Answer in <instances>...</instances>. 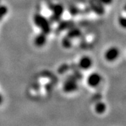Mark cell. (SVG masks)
<instances>
[{
	"instance_id": "5b68a950",
	"label": "cell",
	"mask_w": 126,
	"mask_h": 126,
	"mask_svg": "<svg viewBox=\"0 0 126 126\" xmlns=\"http://www.w3.org/2000/svg\"><path fill=\"white\" fill-rule=\"evenodd\" d=\"M104 6V5L102 4L99 0H90V8L97 14H104L105 12Z\"/></svg>"
},
{
	"instance_id": "30bf717a",
	"label": "cell",
	"mask_w": 126,
	"mask_h": 126,
	"mask_svg": "<svg viewBox=\"0 0 126 126\" xmlns=\"http://www.w3.org/2000/svg\"><path fill=\"white\" fill-rule=\"evenodd\" d=\"M62 43V45L65 48H70V46H72V39L69 37V36L65 37L63 39Z\"/></svg>"
},
{
	"instance_id": "5bb4252c",
	"label": "cell",
	"mask_w": 126,
	"mask_h": 126,
	"mask_svg": "<svg viewBox=\"0 0 126 126\" xmlns=\"http://www.w3.org/2000/svg\"><path fill=\"white\" fill-rule=\"evenodd\" d=\"M99 1L104 5H110V4L112 3V2H113V0H99Z\"/></svg>"
},
{
	"instance_id": "4fadbf2b",
	"label": "cell",
	"mask_w": 126,
	"mask_h": 126,
	"mask_svg": "<svg viewBox=\"0 0 126 126\" xmlns=\"http://www.w3.org/2000/svg\"><path fill=\"white\" fill-rule=\"evenodd\" d=\"M118 24L121 27L126 29V17L121 16L118 18Z\"/></svg>"
},
{
	"instance_id": "7a4b0ae2",
	"label": "cell",
	"mask_w": 126,
	"mask_h": 126,
	"mask_svg": "<svg viewBox=\"0 0 126 126\" xmlns=\"http://www.w3.org/2000/svg\"><path fill=\"white\" fill-rule=\"evenodd\" d=\"M78 79L74 75L68 77L64 82L63 86L64 91L66 93H72L76 91L78 88Z\"/></svg>"
},
{
	"instance_id": "8fae6325",
	"label": "cell",
	"mask_w": 126,
	"mask_h": 126,
	"mask_svg": "<svg viewBox=\"0 0 126 126\" xmlns=\"http://www.w3.org/2000/svg\"><path fill=\"white\" fill-rule=\"evenodd\" d=\"M7 13H8L7 6L3 5H0V21L3 19Z\"/></svg>"
},
{
	"instance_id": "9c48e42d",
	"label": "cell",
	"mask_w": 126,
	"mask_h": 126,
	"mask_svg": "<svg viewBox=\"0 0 126 126\" xmlns=\"http://www.w3.org/2000/svg\"><path fill=\"white\" fill-rule=\"evenodd\" d=\"M106 105L105 103L101 101L97 102V104L95 105V110L96 113L98 114L104 113L106 111Z\"/></svg>"
},
{
	"instance_id": "52a82bcc",
	"label": "cell",
	"mask_w": 126,
	"mask_h": 126,
	"mask_svg": "<svg viewBox=\"0 0 126 126\" xmlns=\"http://www.w3.org/2000/svg\"><path fill=\"white\" fill-rule=\"evenodd\" d=\"M93 61L92 59L88 56H83L80 59L79 61V68L83 70H86L90 68L92 66Z\"/></svg>"
},
{
	"instance_id": "2e32d148",
	"label": "cell",
	"mask_w": 126,
	"mask_h": 126,
	"mask_svg": "<svg viewBox=\"0 0 126 126\" xmlns=\"http://www.w3.org/2000/svg\"><path fill=\"white\" fill-rule=\"evenodd\" d=\"M124 10L126 12V5L124 6Z\"/></svg>"
},
{
	"instance_id": "8992f818",
	"label": "cell",
	"mask_w": 126,
	"mask_h": 126,
	"mask_svg": "<svg viewBox=\"0 0 126 126\" xmlns=\"http://www.w3.org/2000/svg\"><path fill=\"white\" fill-rule=\"evenodd\" d=\"M102 80V77L101 75L98 73H92L87 78V83L88 86L92 88H95L99 86Z\"/></svg>"
},
{
	"instance_id": "277c9868",
	"label": "cell",
	"mask_w": 126,
	"mask_h": 126,
	"mask_svg": "<svg viewBox=\"0 0 126 126\" xmlns=\"http://www.w3.org/2000/svg\"><path fill=\"white\" fill-rule=\"evenodd\" d=\"M51 11L53 12V14L52 18V21L57 22L60 19L61 16H62L63 13V7L60 4H54L51 6Z\"/></svg>"
},
{
	"instance_id": "9a60e30c",
	"label": "cell",
	"mask_w": 126,
	"mask_h": 126,
	"mask_svg": "<svg viewBox=\"0 0 126 126\" xmlns=\"http://www.w3.org/2000/svg\"><path fill=\"white\" fill-rule=\"evenodd\" d=\"M3 101V97L1 93H0V104H2V102Z\"/></svg>"
},
{
	"instance_id": "6da1fadb",
	"label": "cell",
	"mask_w": 126,
	"mask_h": 126,
	"mask_svg": "<svg viewBox=\"0 0 126 126\" xmlns=\"http://www.w3.org/2000/svg\"><path fill=\"white\" fill-rule=\"evenodd\" d=\"M35 24L40 28L41 32H44L47 35L51 32V23L50 21L40 14H36L33 17Z\"/></svg>"
},
{
	"instance_id": "3957f363",
	"label": "cell",
	"mask_w": 126,
	"mask_h": 126,
	"mask_svg": "<svg viewBox=\"0 0 126 126\" xmlns=\"http://www.w3.org/2000/svg\"><path fill=\"white\" fill-rule=\"evenodd\" d=\"M119 54H120L119 50L117 47L112 46L106 50L104 54V57L106 61L109 62H113L118 57Z\"/></svg>"
},
{
	"instance_id": "ba28073f",
	"label": "cell",
	"mask_w": 126,
	"mask_h": 126,
	"mask_svg": "<svg viewBox=\"0 0 126 126\" xmlns=\"http://www.w3.org/2000/svg\"><path fill=\"white\" fill-rule=\"evenodd\" d=\"M47 42V34L41 32L37 34L34 39V43L37 47H42Z\"/></svg>"
},
{
	"instance_id": "7c38bea8",
	"label": "cell",
	"mask_w": 126,
	"mask_h": 126,
	"mask_svg": "<svg viewBox=\"0 0 126 126\" xmlns=\"http://www.w3.org/2000/svg\"><path fill=\"white\" fill-rule=\"evenodd\" d=\"M81 34L80 33V31L78 29H71L70 31H69V34H68V35L69 37H70L71 39H72L73 37H78L79 36V35Z\"/></svg>"
}]
</instances>
